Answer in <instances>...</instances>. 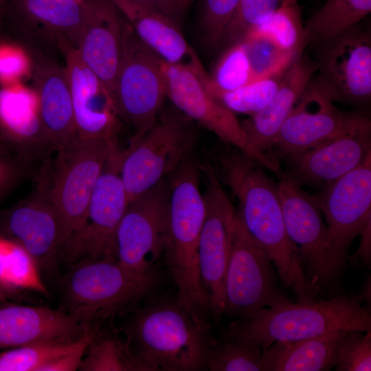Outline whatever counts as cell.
Listing matches in <instances>:
<instances>
[{
    "instance_id": "obj_31",
    "label": "cell",
    "mask_w": 371,
    "mask_h": 371,
    "mask_svg": "<svg viewBox=\"0 0 371 371\" xmlns=\"http://www.w3.org/2000/svg\"><path fill=\"white\" fill-rule=\"evenodd\" d=\"M0 287L8 294L21 291L48 293L34 258L18 242L1 234Z\"/></svg>"
},
{
    "instance_id": "obj_17",
    "label": "cell",
    "mask_w": 371,
    "mask_h": 371,
    "mask_svg": "<svg viewBox=\"0 0 371 371\" xmlns=\"http://www.w3.org/2000/svg\"><path fill=\"white\" fill-rule=\"evenodd\" d=\"M370 126L368 114L337 108L311 80L282 124L269 154L275 152L272 156L277 159L289 161L326 139Z\"/></svg>"
},
{
    "instance_id": "obj_30",
    "label": "cell",
    "mask_w": 371,
    "mask_h": 371,
    "mask_svg": "<svg viewBox=\"0 0 371 371\" xmlns=\"http://www.w3.org/2000/svg\"><path fill=\"white\" fill-rule=\"evenodd\" d=\"M371 12V0H326L304 25L306 45L340 34Z\"/></svg>"
},
{
    "instance_id": "obj_32",
    "label": "cell",
    "mask_w": 371,
    "mask_h": 371,
    "mask_svg": "<svg viewBox=\"0 0 371 371\" xmlns=\"http://www.w3.org/2000/svg\"><path fill=\"white\" fill-rule=\"evenodd\" d=\"M78 370L148 371L133 351L128 341L116 333L96 330L89 344Z\"/></svg>"
},
{
    "instance_id": "obj_24",
    "label": "cell",
    "mask_w": 371,
    "mask_h": 371,
    "mask_svg": "<svg viewBox=\"0 0 371 371\" xmlns=\"http://www.w3.org/2000/svg\"><path fill=\"white\" fill-rule=\"evenodd\" d=\"M0 144L30 164L52 151L32 87L0 85Z\"/></svg>"
},
{
    "instance_id": "obj_37",
    "label": "cell",
    "mask_w": 371,
    "mask_h": 371,
    "mask_svg": "<svg viewBox=\"0 0 371 371\" xmlns=\"http://www.w3.org/2000/svg\"><path fill=\"white\" fill-rule=\"evenodd\" d=\"M283 0H240L218 48L225 49L242 42L279 9Z\"/></svg>"
},
{
    "instance_id": "obj_7",
    "label": "cell",
    "mask_w": 371,
    "mask_h": 371,
    "mask_svg": "<svg viewBox=\"0 0 371 371\" xmlns=\"http://www.w3.org/2000/svg\"><path fill=\"white\" fill-rule=\"evenodd\" d=\"M194 123L176 107L163 106L153 125L123 150L120 177L129 201L193 155L198 137Z\"/></svg>"
},
{
    "instance_id": "obj_34",
    "label": "cell",
    "mask_w": 371,
    "mask_h": 371,
    "mask_svg": "<svg viewBox=\"0 0 371 371\" xmlns=\"http://www.w3.org/2000/svg\"><path fill=\"white\" fill-rule=\"evenodd\" d=\"M251 34L265 35L280 48L289 52L300 53L307 46L298 4L280 7L248 35Z\"/></svg>"
},
{
    "instance_id": "obj_1",
    "label": "cell",
    "mask_w": 371,
    "mask_h": 371,
    "mask_svg": "<svg viewBox=\"0 0 371 371\" xmlns=\"http://www.w3.org/2000/svg\"><path fill=\"white\" fill-rule=\"evenodd\" d=\"M148 371H199L213 339L207 318L175 299L134 311L124 329Z\"/></svg>"
},
{
    "instance_id": "obj_10",
    "label": "cell",
    "mask_w": 371,
    "mask_h": 371,
    "mask_svg": "<svg viewBox=\"0 0 371 371\" xmlns=\"http://www.w3.org/2000/svg\"><path fill=\"white\" fill-rule=\"evenodd\" d=\"M162 60L128 23L113 100L121 122L133 130L131 141L141 137L153 125L164 106L166 93Z\"/></svg>"
},
{
    "instance_id": "obj_36",
    "label": "cell",
    "mask_w": 371,
    "mask_h": 371,
    "mask_svg": "<svg viewBox=\"0 0 371 371\" xmlns=\"http://www.w3.org/2000/svg\"><path fill=\"white\" fill-rule=\"evenodd\" d=\"M242 42L253 81L284 71L301 53L283 50L271 38L261 34H249Z\"/></svg>"
},
{
    "instance_id": "obj_42",
    "label": "cell",
    "mask_w": 371,
    "mask_h": 371,
    "mask_svg": "<svg viewBox=\"0 0 371 371\" xmlns=\"http://www.w3.org/2000/svg\"><path fill=\"white\" fill-rule=\"evenodd\" d=\"M30 173V163L21 159L0 144V205Z\"/></svg>"
},
{
    "instance_id": "obj_15",
    "label": "cell",
    "mask_w": 371,
    "mask_h": 371,
    "mask_svg": "<svg viewBox=\"0 0 371 371\" xmlns=\"http://www.w3.org/2000/svg\"><path fill=\"white\" fill-rule=\"evenodd\" d=\"M200 171L205 180V213L199 243V273L211 314L218 322L223 315L225 280L236 210L208 159L200 164Z\"/></svg>"
},
{
    "instance_id": "obj_46",
    "label": "cell",
    "mask_w": 371,
    "mask_h": 371,
    "mask_svg": "<svg viewBox=\"0 0 371 371\" xmlns=\"http://www.w3.org/2000/svg\"><path fill=\"white\" fill-rule=\"evenodd\" d=\"M355 297L358 302L362 305L365 304V307L370 310L371 304V280L370 276L365 280L363 283L362 287L359 293L355 295Z\"/></svg>"
},
{
    "instance_id": "obj_38",
    "label": "cell",
    "mask_w": 371,
    "mask_h": 371,
    "mask_svg": "<svg viewBox=\"0 0 371 371\" xmlns=\"http://www.w3.org/2000/svg\"><path fill=\"white\" fill-rule=\"evenodd\" d=\"M210 76L213 84L223 91L234 90L253 82L243 42L224 49Z\"/></svg>"
},
{
    "instance_id": "obj_8",
    "label": "cell",
    "mask_w": 371,
    "mask_h": 371,
    "mask_svg": "<svg viewBox=\"0 0 371 371\" xmlns=\"http://www.w3.org/2000/svg\"><path fill=\"white\" fill-rule=\"evenodd\" d=\"M122 151L113 141L85 218L60 245L58 261L70 267L85 260H117V229L130 202L120 177Z\"/></svg>"
},
{
    "instance_id": "obj_19",
    "label": "cell",
    "mask_w": 371,
    "mask_h": 371,
    "mask_svg": "<svg viewBox=\"0 0 371 371\" xmlns=\"http://www.w3.org/2000/svg\"><path fill=\"white\" fill-rule=\"evenodd\" d=\"M315 198L333 240L348 256L351 243L371 221V155L324 186Z\"/></svg>"
},
{
    "instance_id": "obj_18",
    "label": "cell",
    "mask_w": 371,
    "mask_h": 371,
    "mask_svg": "<svg viewBox=\"0 0 371 371\" xmlns=\"http://www.w3.org/2000/svg\"><path fill=\"white\" fill-rule=\"evenodd\" d=\"M41 175L30 195L0 213V234L25 247L40 270L50 272L55 271L58 264L62 227L44 172Z\"/></svg>"
},
{
    "instance_id": "obj_13",
    "label": "cell",
    "mask_w": 371,
    "mask_h": 371,
    "mask_svg": "<svg viewBox=\"0 0 371 371\" xmlns=\"http://www.w3.org/2000/svg\"><path fill=\"white\" fill-rule=\"evenodd\" d=\"M166 93L179 111L216 135L227 146L235 147L277 175L279 161L252 146L234 113L215 99L205 88L192 65L161 63Z\"/></svg>"
},
{
    "instance_id": "obj_35",
    "label": "cell",
    "mask_w": 371,
    "mask_h": 371,
    "mask_svg": "<svg viewBox=\"0 0 371 371\" xmlns=\"http://www.w3.org/2000/svg\"><path fill=\"white\" fill-rule=\"evenodd\" d=\"M262 349L248 344L223 339L212 340L205 361L210 371H262Z\"/></svg>"
},
{
    "instance_id": "obj_11",
    "label": "cell",
    "mask_w": 371,
    "mask_h": 371,
    "mask_svg": "<svg viewBox=\"0 0 371 371\" xmlns=\"http://www.w3.org/2000/svg\"><path fill=\"white\" fill-rule=\"evenodd\" d=\"M288 301L278 289L269 256L247 230L236 210L225 280L223 315L245 319L263 308Z\"/></svg>"
},
{
    "instance_id": "obj_23",
    "label": "cell",
    "mask_w": 371,
    "mask_h": 371,
    "mask_svg": "<svg viewBox=\"0 0 371 371\" xmlns=\"http://www.w3.org/2000/svg\"><path fill=\"white\" fill-rule=\"evenodd\" d=\"M371 155V126L333 137L287 161L286 173L301 186L326 185L350 172Z\"/></svg>"
},
{
    "instance_id": "obj_22",
    "label": "cell",
    "mask_w": 371,
    "mask_h": 371,
    "mask_svg": "<svg viewBox=\"0 0 371 371\" xmlns=\"http://www.w3.org/2000/svg\"><path fill=\"white\" fill-rule=\"evenodd\" d=\"M25 47L30 56V78L41 121L52 151L57 152L77 136L67 71L58 57Z\"/></svg>"
},
{
    "instance_id": "obj_41",
    "label": "cell",
    "mask_w": 371,
    "mask_h": 371,
    "mask_svg": "<svg viewBox=\"0 0 371 371\" xmlns=\"http://www.w3.org/2000/svg\"><path fill=\"white\" fill-rule=\"evenodd\" d=\"M336 371L371 370V332L348 331L339 352Z\"/></svg>"
},
{
    "instance_id": "obj_9",
    "label": "cell",
    "mask_w": 371,
    "mask_h": 371,
    "mask_svg": "<svg viewBox=\"0 0 371 371\" xmlns=\"http://www.w3.org/2000/svg\"><path fill=\"white\" fill-rule=\"evenodd\" d=\"M115 139L76 136L57 151L53 167L47 165L44 168L49 194L61 222V245L82 224L111 144Z\"/></svg>"
},
{
    "instance_id": "obj_47",
    "label": "cell",
    "mask_w": 371,
    "mask_h": 371,
    "mask_svg": "<svg viewBox=\"0 0 371 371\" xmlns=\"http://www.w3.org/2000/svg\"><path fill=\"white\" fill-rule=\"evenodd\" d=\"M7 0H0V32L2 28L3 18L5 12Z\"/></svg>"
},
{
    "instance_id": "obj_12",
    "label": "cell",
    "mask_w": 371,
    "mask_h": 371,
    "mask_svg": "<svg viewBox=\"0 0 371 371\" xmlns=\"http://www.w3.org/2000/svg\"><path fill=\"white\" fill-rule=\"evenodd\" d=\"M170 192L168 177L131 201L119 224L117 261L135 277L155 280L154 266L165 248Z\"/></svg>"
},
{
    "instance_id": "obj_3",
    "label": "cell",
    "mask_w": 371,
    "mask_h": 371,
    "mask_svg": "<svg viewBox=\"0 0 371 371\" xmlns=\"http://www.w3.org/2000/svg\"><path fill=\"white\" fill-rule=\"evenodd\" d=\"M200 175V164L192 155L169 176L170 192L163 256L177 289V301L207 317L210 305L201 282L198 256L205 213Z\"/></svg>"
},
{
    "instance_id": "obj_16",
    "label": "cell",
    "mask_w": 371,
    "mask_h": 371,
    "mask_svg": "<svg viewBox=\"0 0 371 371\" xmlns=\"http://www.w3.org/2000/svg\"><path fill=\"white\" fill-rule=\"evenodd\" d=\"M84 0H7L1 32L23 45L55 57L65 44L78 47Z\"/></svg>"
},
{
    "instance_id": "obj_50",
    "label": "cell",
    "mask_w": 371,
    "mask_h": 371,
    "mask_svg": "<svg viewBox=\"0 0 371 371\" xmlns=\"http://www.w3.org/2000/svg\"><path fill=\"white\" fill-rule=\"evenodd\" d=\"M192 1H193V0H190V3H192Z\"/></svg>"
},
{
    "instance_id": "obj_45",
    "label": "cell",
    "mask_w": 371,
    "mask_h": 371,
    "mask_svg": "<svg viewBox=\"0 0 371 371\" xmlns=\"http://www.w3.org/2000/svg\"><path fill=\"white\" fill-rule=\"evenodd\" d=\"M359 236V247L350 259L355 263L368 267L371 262V221L365 225Z\"/></svg>"
},
{
    "instance_id": "obj_14",
    "label": "cell",
    "mask_w": 371,
    "mask_h": 371,
    "mask_svg": "<svg viewBox=\"0 0 371 371\" xmlns=\"http://www.w3.org/2000/svg\"><path fill=\"white\" fill-rule=\"evenodd\" d=\"M314 45V85L333 102L357 106L370 103V31L357 24Z\"/></svg>"
},
{
    "instance_id": "obj_6",
    "label": "cell",
    "mask_w": 371,
    "mask_h": 371,
    "mask_svg": "<svg viewBox=\"0 0 371 371\" xmlns=\"http://www.w3.org/2000/svg\"><path fill=\"white\" fill-rule=\"evenodd\" d=\"M69 267L61 283L63 311L85 325L102 326L125 312L155 282L135 277L117 260H85Z\"/></svg>"
},
{
    "instance_id": "obj_5",
    "label": "cell",
    "mask_w": 371,
    "mask_h": 371,
    "mask_svg": "<svg viewBox=\"0 0 371 371\" xmlns=\"http://www.w3.org/2000/svg\"><path fill=\"white\" fill-rule=\"evenodd\" d=\"M278 176L286 229L306 276L318 295L339 294L348 256L333 240L315 196L286 173Z\"/></svg>"
},
{
    "instance_id": "obj_48",
    "label": "cell",
    "mask_w": 371,
    "mask_h": 371,
    "mask_svg": "<svg viewBox=\"0 0 371 371\" xmlns=\"http://www.w3.org/2000/svg\"><path fill=\"white\" fill-rule=\"evenodd\" d=\"M8 294L0 287V306L8 304Z\"/></svg>"
},
{
    "instance_id": "obj_4",
    "label": "cell",
    "mask_w": 371,
    "mask_h": 371,
    "mask_svg": "<svg viewBox=\"0 0 371 371\" xmlns=\"http://www.w3.org/2000/svg\"><path fill=\"white\" fill-rule=\"evenodd\" d=\"M216 174L239 202L237 212L249 233L272 258L289 254L288 236L278 192L265 168L242 150L228 146L216 155Z\"/></svg>"
},
{
    "instance_id": "obj_40",
    "label": "cell",
    "mask_w": 371,
    "mask_h": 371,
    "mask_svg": "<svg viewBox=\"0 0 371 371\" xmlns=\"http://www.w3.org/2000/svg\"><path fill=\"white\" fill-rule=\"evenodd\" d=\"M31 63L26 48L19 41L0 32V85L22 82L30 77Z\"/></svg>"
},
{
    "instance_id": "obj_2",
    "label": "cell",
    "mask_w": 371,
    "mask_h": 371,
    "mask_svg": "<svg viewBox=\"0 0 371 371\" xmlns=\"http://www.w3.org/2000/svg\"><path fill=\"white\" fill-rule=\"evenodd\" d=\"M336 330L371 332L370 310L355 295L341 293L310 302L288 301L234 320L223 339L262 350L276 341H300Z\"/></svg>"
},
{
    "instance_id": "obj_26",
    "label": "cell",
    "mask_w": 371,
    "mask_h": 371,
    "mask_svg": "<svg viewBox=\"0 0 371 371\" xmlns=\"http://www.w3.org/2000/svg\"><path fill=\"white\" fill-rule=\"evenodd\" d=\"M91 328L63 310L43 306H0V351L45 339L75 341Z\"/></svg>"
},
{
    "instance_id": "obj_25",
    "label": "cell",
    "mask_w": 371,
    "mask_h": 371,
    "mask_svg": "<svg viewBox=\"0 0 371 371\" xmlns=\"http://www.w3.org/2000/svg\"><path fill=\"white\" fill-rule=\"evenodd\" d=\"M316 71L315 62L304 51L293 60L271 100L260 111L240 122L252 146L262 153L269 154L282 124Z\"/></svg>"
},
{
    "instance_id": "obj_29",
    "label": "cell",
    "mask_w": 371,
    "mask_h": 371,
    "mask_svg": "<svg viewBox=\"0 0 371 371\" xmlns=\"http://www.w3.org/2000/svg\"><path fill=\"white\" fill-rule=\"evenodd\" d=\"M192 65L207 91L226 108L235 113L253 115L271 100L276 93L284 71L258 79L232 91H223L216 87L205 70L196 54L192 49L190 54Z\"/></svg>"
},
{
    "instance_id": "obj_21",
    "label": "cell",
    "mask_w": 371,
    "mask_h": 371,
    "mask_svg": "<svg viewBox=\"0 0 371 371\" xmlns=\"http://www.w3.org/2000/svg\"><path fill=\"white\" fill-rule=\"evenodd\" d=\"M60 53L70 83L76 135L86 139H117L121 120L111 95L74 47L66 44Z\"/></svg>"
},
{
    "instance_id": "obj_39",
    "label": "cell",
    "mask_w": 371,
    "mask_h": 371,
    "mask_svg": "<svg viewBox=\"0 0 371 371\" xmlns=\"http://www.w3.org/2000/svg\"><path fill=\"white\" fill-rule=\"evenodd\" d=\"M240 0H203L201 36L210 49H217Z\"/></svg>"
},
{
    "instance_id": "obj_27",
    "label": "cell",
    "mask_w": 371,
    "mask_h": 371,
    "mask_svg": "<svg viewBox=\"0 0 371 371\" xmlns=\"http://www.w3.org/2000/svg\"><path fill=\"white\" fill-rule=\"evenodd\" d=\"M348 331L336 330L294 341H276L262 350V371H328L335 368Z\"/></svg>"
},
{
    "instance_id": "obj_44",
    "label": "cell",
    "mask_w": 371,
    "mask_h": 371,
    "mask_svg": "<svg viewBox=\"0 0 371 371\" xmlns=\"http://www.w3.org/2000/svg\"><path fill=\"white\" fill-rule=\"evenodd\" d=\"M181 25L191 3L189 0H142Z\"/></svg>"
},
{
    "instance_id": "obj_49",
    "label": "cell",
    "mask_w": 371,
    "mask_h": 371,
    "mask_svg": "<svg viewBox=\"0 0 371 371\" xmlns=\"http://www.w3.org/2000/svg\"><path fill=\"white\" fill-rule=\"evenodd\" d=\"M298 0H283L281 7H287L297 5Z\"/></svg>"
},
{
    "instance_id": "obj_28",
    "label": "cell",
    "mask_w": 371,
    "mask_h": 371,
    "mask_svg": "<svg viewBox=\"0 0 371 371\" xmlns=\"http://www.w3.org/2000/svg\"><path fill=\"white\" fill-rule=\"evenodd\" d=\"M137 37L164 60L180 63L192 49L181 25L142 0H111Z\"/></svg>"
},
{
    "instance_id": "obj_33",
    "label": "cell",
    "mask_w": 371,
    "mask_h": 371,
    "mask_svg": "<svg viewBox=\"0 0 371 371\" xmlns=\"http://www.w3.org/2000/svg\"><path fill=\"white\" fill-rule=\"evenodd\" d=\"M94 334L92 328L75 341L45 339L0 351V371H38L54 357L71 351Z\"/></svg>"
},
{
    "instance_id": "obj_20",
    "label": "cell",
    "mask_w": 371,
    "mask_h": 371,
    "mask_svg": "<svg viewBox=\"0 0 371 371\" xmlns=\"http://www.w3.org/2000/svg\"><path fill=\"white\" fill-rule=\"evenodd\" d=\"M85 14L76 50L113 98L128 23L111 0H84Z\"/></svg>"
},
{
    "instance_id": "obj_43",
    "label": "cell",
    "mask_w": 371,
    "mask_h": 371,
    "mask_svg": "<svg viewBox=\"0 0 371 371\" xmlns=\"http://www.w3.org/2000/svg\"><path fill=\"white\" fill-rule=\"evenodd\" d=\"M91 340L87 341L71 351L61 354L49 360L41 366L38 371L78 370L86 349Z\"/></svg>"
}]
</instances>
